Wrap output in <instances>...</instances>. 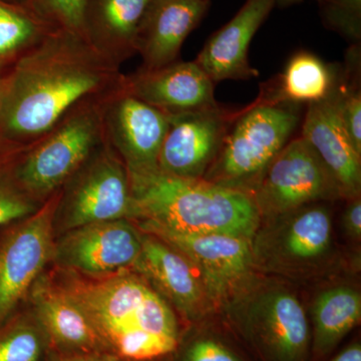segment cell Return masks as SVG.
Segmentation results:
<instances>
[{
	"mask_svg": "<svg viewBox=\"0 0 361 361\" xmlns=\"http://www.w3.org/2000/svg\"><path fill=\"white\" fill-rule=\"evenodd\" d=\"M123 78L104 102V141L120 157L129 174L155 170L169 116L129 94L123 89Z\"/></svg>",
	"mask_w": 361,
	"mask_h": 361,
	"instance_id": "cell-12",
	"label": "cell"
},
{
	"mask_svg": "<svg viewBox=\"0 0 361 361\" xmlns=\"http://www.w3.org/2000/svg\"><path fill=\"white\" fill-rule=\"evenodd\" d=\"M342 215V227L349 238L360 242L361 239V200L358 198L348 200Z\"/></svg>",
	"mask_w": 361,
	"mask_h": 361,
	"instance_id": "cell-31",
	"label": "cell"
},
{
	"mask_svg": "<svg viewBox=\"0 0 361 361\" xmlns=\"http://www.w3.org/2000/svg\"><path fill=\"white\" fill-rule=\"evenodd\" d=\"M11 2H18V4H26V0H8Z\"/></svg>",
	"mask_w": 361,
	"mask_h": 361,
	"instance_id": "cell-37",
	"label": "cell"
},
{
	"mask_svg": "<svg viewBox=\"0 0 361 361\" xmlns=\"http://www.w3.org/2000/svg\"><path fill=\"white\" fill-rule=\"evenodd\" d=\"M151 0H85L82 35L114 65L134 56L137 28Z\"/></svg>",
	"mask_w": 361,
	"mask_h": 361,
	"instance_id": "cell-21",
	"label": "cell"
},
{
	"mask_svg": "<svg viewBox=\"0 0 361 361\" xmlns=\"http://www.w3.org/2000/svg\"><path fill=\"white\" fill-rule=\"evenodd\" d=\"M142 232L158 237L193 264L215 308H221L256 274L250 240L223 234H189L140 220Z\"/></svg>",
	"mask_w": 361,
	"mask_h": 361,
	"instance_id": "cell-11",
	"label": "cell"
},
{
	"mask_svg": "<svg viewBox=\"0 0 361 361\" xmlns=\"http://www.w3.org/2000/svg\"><path fill=\"white\" fill-rule=\"evenodd\" d=\"M16 151H18V149H16ZM16 151L6 152V153H0V159H1L2 157L8 155V154L13 153V152H16Z\"/></svg>",
	"mask_w": 361,
	"mask_h": 361,
	"instance_id": "cell-36",
	"label": "cell"
},
{
	"mask_svg": "<svg viewBox=\"0 0 361 361\" xmlns=\"http://www.w3.org/2000/svg\"><path fill=\"white\" fill-rule=\"evenodd\" d=\"M123 75L80 33L52 30L11 66L0 108V152L39 141L75 104L114 89Z\"/></svg>",
	"mask_w": 361,
	"mask_h": 361,
	"instance_id": "cell-1",
	"label": "cell"
},
{
	"mask_svg": "<svg viewBox=\"0 0 361 361\" xmlns=\"http://www.w3.org/2000/svg\"><path fill=\"white\" fill-rule=\"evenodd\" d=\"M301 137L329 171L341 198L360 197L361 156L342 127L331 94L323 101L308 104Z\"/></svg>",
	"mask_w": 361,
	"mask_h": 361,
	"instance_id": "cell-20",
	"label": "cell"
},
{
	"mask_svg": "<svg viewBox=\"0 0 361 361\" xmlns=\"http://www.w3.org/2000/svg\"><path fill=\"white\" fill-rule=\"evenodd\" d=\"M337 115L353 148L361 156V92L337 80L331 92Z\"/></svg>",
	"mask_w": 361,
	"mask_h": 361,
	"instance_id": "cell-28",
	"label": "cell"
},
{
	"mask_svg": "<svg viewBox=\"0 0 361 361\" xmlns=\"http://www.w3.org/2000/svg\"><path fill=\"white\" fill-rule=\"evenodd\" d=\"M51 361H121L108 353H63Z\"/></svg>",
	"mask_w": 361,
	"mask_h": 361,
	"instance_id": "cell-32",
	"label": "cell"
},
{
	"mask_svg": "<svg viewBox=\"0 0 361 361\" xmlns=\"http://www.w3.org/2000/svg\"><path fill=\"white\" fill-rule=\"evenodd\" d=\"M238 114L218 106L169 116L167 134L159 154V170L184 179H203Z\"/></svg>",
	"mask_w": 361,
	"mask_h": 361,
	"instance_id": "cell-14",
	"label": "cell"
},
{
	"mask_svg": "<svg viewBox=\"0 0 361 361\" xmlns=\"http://www.w3.org/2000/svg\"><path fill=\"white\" fill-rule=\"evenodd\" d=\"M261 220L341 199L336 183L302 137L287 142L254 191Z\"/></svg>",
	"mask_w": 361,
	"mask_h": 361,
	"instance_id": "cell-10",
	"label": "cell"
},
{
	"mask_svg": "<svg viewBox=\"0 0 361 361\" xmlns=\"http://www.w3.org/2000/svg\"><path fill=\"white\" fill-rule=\"evenodd\" d=\"M56 214L66 231L92 223L134 220L129 173L108 142L61 188Z\"/></svg>",
	"mask_w": 361,
	"mask_h": 361,
	"instance_id": "cell-8",
	"label": "cell"
},
{
	"mask_svg": "<svg viewBox=\"0 0 361 361\" xmlns=\"http://www.w3.org/2000/svg\"><path fill=\"white\" fill-rule=\"evenodd\" d=\"M221 310L261 361H310L312 336L305 310L276 278L254 275Z\"/></svg>",
	"mask_w": 361,
	"mask_h": 361,
	"instance_id": "cell-4",
	"label": "cell"
},
{
	"mask_svg": "<svg viewBox=\"0 0 361 361\" xmlns=\"http://www.w3.org/2000/svg\"><path fill=\"white\" fill-rule=\"evenodd\" d=\"M58 283L85 311L111 355L149 360L177 348L179 326L172 308L137 273L92 277L63 269Z\"/></svg>",
	"mask_w": 361,
	"mask_h": 361,
	"instance_id": "cell-2",
	"label": "cell"
},
{
	"mask_svg": "<svg viewBox=\"0 0 361 361\" xmlns=\"http://www.w3.org/2000/svg\"><path fill=\"white\" fill-rule=\"evenodd\" d=\"M323 25L353 45L361 40V0H318Z\"/></svg>",
	"mask_w": 361,
	"mask_h": 361,
	"instance_id": "cell-27",
	"label": "cell"
},
{
	"mask_svg": "<svg viewBox=\"0 0 361 361\" xmlns=\"http://www.w3.org/2000/svg\"><path fill=\"white\" fill-rule=\"evenodd\" d=\"M299 121L298 104L259 99L235 118L203 179L252 196Z\"/></svg>",
	"mask_w": 361,
	"mask_h": 361,
	"instance_id": "cell-7",
	"label": "cell"
},
{
	"mask_svg": "<svg viewBox=\"0 0 361 361\" xmlns=\"http://www.w3.org/2000/svg\"><path fill=\"white\" fill-rule=\"evenodd\" d=\"M123 89L166 115L174 116L220 106L214 82L195 61H180L156 70L123 75Z\"/></svg>",
	"mask_w": 361,
	"mask_h": 361,
	"instance_id": "cell-16",
	"label": "cell"
},
{
	"mask_svg": "<svg viewBox=\"0 0 361 361\" xmlns=\"http://www.w3.org/2000/svg\"><path fill=\"white\" fill-rule=\"evenodd\" d=\"M133 270L188 320L198 322L216 310L193 264L154 235L142 233V251Z\"/></svg>",
	"mask_w": 361,
	"mask_h": 361,
	"instance_id": "cell-15",
	"label": "cell"
},
{
	"mask_svg": "<svg viewBox=\"0 0 361 361\" xmlns=\"http://www.w3.org/2000/svg\"><path fill=\"white\" fill-rule=\"evenodd\" d=\"M61 190L0 235V325L18 310L54 258V224Z\"/></svg>",
	"mask_w": 361,
	"mask_h": 361,
	"instance_id": "cell-9",
	"label": "cell"
},
{
	"mask_svg": "<svg viewBox=\"0 0 361 361\" xmlns=\"http://www.w3.org/2000/svg\"><path fill=\"white\" fill-rule=\"evenodd\" d=\"M331 361H361L360 344L355 343L348 346Z\"/></svg>",
	"mask_w": 361,
	"mask_h": 361,
	"instance_id": "cell-34",
	"label": "cell"
},
{
	"mask_svg": "<svg viewBox=\"0 0 361 361\" xmlns=\"http://www.w3.org/2000/svg\"><path fill=\"white\" fill-rule=\"evenodd\" d=\"M301 1L303 0H274V4L275 7H279V8H287V7L300 4Z\"/></svg>",
	"mask_w": 361,
	"mask_h": 361,
	"instance_id": "cell-35",
	"label": "cell"
},
{
	"mask_svg": "<svg viewBox=\"0 0 361 361\" xmlns=\"http://www.w3.org/2000/svg\"><path fill=\"white\" fill-rule=\"evenodd\" d=\"M56 28L27 4L0 0V59L18 58Z\"/></svg>",
	"mask_w": 361,
	"mask_h": 361,
	"instance_id": "cell-24",
	"label": "cell"
},
{
	"mask_svg": "<svg viewBox=\"0 0 361 361\" xmlns=\"http://www.w3.org/2000/svg\"><path fill=\"white\" fill-rule=\"evenodd\" d=\"M28 294L47 343L63 353H108L85 311L58 281L40 276Z\"/></svg>",
	"mask_w": 361,
	"mask_h": 361,
	"instance_id": "cell-19",
	"label": "cell"
},
{
	"mask_svg": "<svg viewBox=\"0 0 361 361\" xmlns=\"http://www.w3.org/2000/svg\"><path fill=\"white\" fill-rule=\"evenodd\" d=\"M26 4L54 27L82 35L85 0H26Z\"/></svg>",
	"mask_w": 361,
	"mask_h": 361,
	"instance_id": "cell-29",
	"label": "cell"
},
{
	"mask_svg": "<svg viewBox=\"0 0 361 361\" xmlns=\"http://www.w3.org/2000/svg\"><path fill=\"white\" fill-rule=\"evenodd\" d=\"M210 0H151L142 14L135 51L144 70L179 61L185 40L205 18Z\"/></svg>",
	"mask_w": 361,
	"mask_h": 361,
	"instance_id": "cell-17",
	"label": "cell"
},
{
	"mask_svg": "<svg viewBox=\"0 0 361 361\" xmlns=\"http://www.w3.org/2000/svg\"><path fill=\"white\" fill-rule=\"evenodd\" d=\"M111 90L78 102L16 158V177L33 199L47 201L104 144V106Z\"/></svg>",
	"mask_w": 361,
	"mask_h": 361,
	"instance_id": "cell-5",
	"label": "cell"
},
{
	"mask_svg": "<svg viewBox=\"0 0 361 361\" xmlns=\"http://www.w3.org/2000/svg\"><path fill=\"white\" fill-rule=\"evenodd\" d=\"M142 251V233L128 219L92 223L68 230L54 243L63 269L99 277L133 269Z\"/></svg>",
	"mask_w": 361,
	"mask_h": 361,
	"instance_id": "cell-13",
	"label": "cell"
},
{
	"mask_svg": "<svg viewBox=\"0 0 361 361\" xmlns=\"http://www.w3.org/2000/svg\"><path fill=\"white\" fill-rule=\"evenodd\" d=\"M274 7V0H246L234 18L207 40L195 63L214 84L258 77L249 63V47Z\"/></svg>",
	"mask_w": 361,
	"mask_h": 361,
	"instance_id": "cell-18",
	"label": "cell"
},
{
	"mask_svg": "<svg viewBox=\"0 0 361 361\" xmlns=\"http://www.w3.org/2000/svg\"><path fill=\"white\" fill-rule=\"evenodd\" d=\"M182 361H244L218 339L201 336L188 344Z\"/></svg>",
	"mask_w": 361,
	"mask_h": 361,
	"instance_id": "cell-30",
	"label": "cell"
},
{
	"mask_svg": "<svg viewBox=\"0 0 361 361\" xmlns=\"http://www.w3.org/2000/svg\"><path fill=\"white\" fill-rule=\"evenodd\" d=\"M337 80L336 71L318 56L299 51L289 59L276 85L259 99L276 104L316 103L331 94Z\"/></svg>",
	"mask_w": 361,
	"mask_h": 361,
	"instance_id": "cell-23",
	"label": "cell"
},
{
	"mask_svg": "<svg viewBox=\"0 0 361 361\" xmlns=\"http://www.w3.org/2000/svg\"><path fill=\"white\" fill-rule=\"evenodd\" d=\"M16 59H0V108H1L2 99H4V90H6L7 77H8L11 66ZM0 153H4V152H0Z\"/></svg>",
	"mask_w": 361,
	"mask_h": 361,
	"instance_id": "cell-33",
	"label": "cell"
},
{
	"mask_svg": "<svg viewBox=\"0 0 361 361\" xmlns=\"http://www.w3.org/2000/svg\"><path fill=\"white\" fill-rule=\"evenodd\" d=\"M250 247L256 272L292 280L319 276L336 257L331 213L319 202L262 219Z\"/></svg>",
	"mask_w": 361,
	"mask_h": 361,
	"instance_id": "cell-6",
	"label": "cell"
},
{
	"mask_svg": "<svg viewBox=\"0 0 361 361\" xmlns=\"http://www.w3.org/2000/svg\"><path fill=\"white\" fill-rule=\"evenodd\" d=\"M27 147L0 159V227L25 219L42 205L23 189L16 177L14 164Z\"/></svg>",
	"mask_w": 361,
	"mask_h": 361,
	"instance_id": "cell-26",
	"label": "cell"
},
{
	"mask_svg": "<svg viewBox=\"0 0 361 361\" xmlns=\"http://www.w3.org/2000/svg\"><path fill=\"white\" fill-rule=\"evenodd\" d=\"M311 350L316 357L329 355L360 322V292L348 285L322 291L312 306Z\"/></svg>",
	"mask_w": 361,
	"mask_h": 361,
	"instance_id": "cell-22",
	"label": "cell"
},
{
	"mask_svg": "<svg viewBox=\"0 0 361 361\" xmlns=\"http://www.w3.org/2000/svg\"><path fill=\"white\" fill-rule=\"evenodd\" d=\"M47 343L32 316L16 311L0 325V361H39Z\"/></svg>",
	"mask_w": 361,
	"mask_h": 361,
	"instance_id": "cell-25",
	"label": "cell"
},
{
	"mask_svg": "<svg viewBox=\"0 0 361 361\" xmlns=\"http://www.w3.org/2000/svg\"><path fill=\"white\" fill-rule=\"evenodd\" d=\"M134 220L173 231L223 234L251 240L260 214L251 195L204 179H184L159 170L129 174Z\"/></svg>",
	"mask_w": 361,
	"mask_h": 361,
	"instance_id": "cell-3",
	"label": "cell"
}]
</instances>
